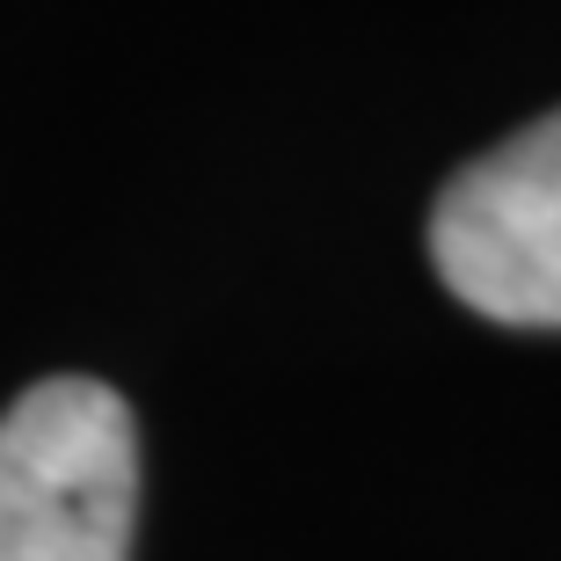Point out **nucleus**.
Segmentation results:
<instances>
[{
    "instance_id": "f257e3e1",
    "label": "nucleus",
    "mask_w": 561,
    "mask_h": 561,
    "mask_svg": "<svg viewBox=\"0 0 561 561\" xmlns=\"http://www.w3.org/2000/svg\"><path fill=\"white\" fill-rule=\"evenodd\" d=\"M139 423L88 373L0 409V561H131Z\"/></svg>"
},
{
    "instance_id": "f03ea898",
    "label": "nucleus",
    "mask_w": 561,
    "mask_h": 561,
    "mask_svg": "<svg viewBox=\"0 0 561 561\" xmlns=\"http://www.w3.org/2000/svg\"><path fill=\"white\" fill-rule=\"evenodd\" d=\"M431 263L496 329H561V110L467 161L431 205Z\"/></svg>"
}]
</instances>
